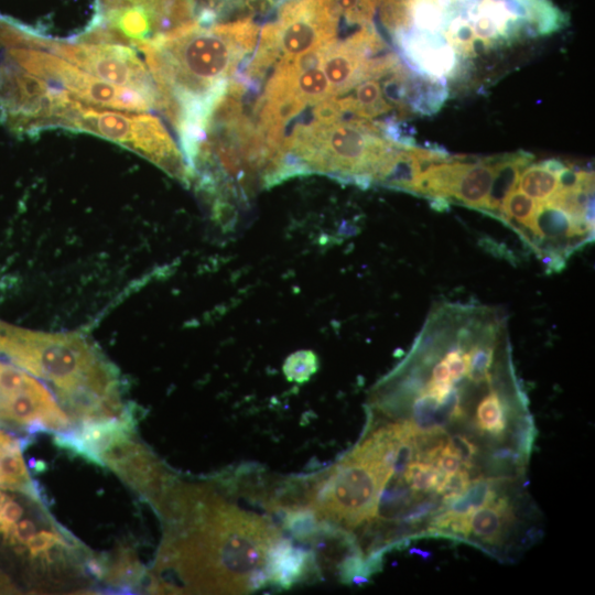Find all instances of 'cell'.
I'll use <instances>...</instances> for the list:
<instances>
[{
    "instance_id": "obj_1",
    "label": "cell",
    "mask_w": 595,
    "mask_h": 595,
    "mask_svg": "<svg viewBox=\"0 0 595 595\" xmlns=\"http://www.w3.org/2000/svg\"><path fill=\"white\" fill-rule=\"evenodd\" d=\"M426 317L407 356L372 389V409L401 422L425 462L450 447L465 467L487 459L506 478L524 477L530 456L489 439L477 420L489 394L519 379L507 314L442 301Z\"/></svg>"
},
{
    "instance_id": "obj_2",
    "label": "cell",
    "mask_w": 595,
    "mask_h": 595,
    "mask_svg": "<svg viewBox=\"0 0 595 595\" xmlns=\"http://www.w3.org/2000/svg\"><path fill=\"white\" fill-rule=\"evenodd\" d=\"M164 522L150 589L245 593L268 581L266 559L280 532L206 485L173 476L152 505Z\"/></svg>"
},
{
    "instance_id": "obj_3",
    "label": "cell",
    "mask_w": 595,
    "mask_h": 595,
    "mask_svg": "<svg viewBox=\"0 0 595 595\" xmlns=\"http://www.w3.org/2000/svg\"><path fill=\"white\" fill-rule=\"evenodd\" d=\"M249 19L204 26L195 21L133 45L154 80L159 109L180 131L182 145L197 143L207 119L227 90V80L255 47Z\"/></svg>"
},
{
    "instance_id": "obj_4",
    "label": "cell",
    "mask_w": 595,
    "mask_h": 595,
    "mask_svg": "<svg viewBox=\"0 0 595 595\" xmlns=\"http://www.w3.org/2000/svg\"><path fill=\"white\" fill-rule=\"evenodd\" d=\"M0 353L48 382L76 421L130 416L116 368L84 336L35 332L0 322Z\"/></svg>"
},
{
    "instance_id": "obj_5",
    "label": "cell",
    "mask_w": 595,
    "mask_h": 595,
    "mask_svg": "<svg viewBox=\"0 0 595 595\" xmlns=\"http://www.w3.org/2000/svg\"><path fill=\"white\" fill-rule=\"evenodd\" d=\"M285 148L302 173H325L365 188L378 184L401 145L370 120H337L296 130Z\"/></svg>"
},
{
    "instance_id": "obj_6",
    "label": "cell",
    "mask_w": 595,
    "mask_h": 595,
    "mask_svg": "<svg viewBox=\"0 0 595 595\" xmlns=\"http://www.w3.org/2000/svg\"><path fill=\"white\" fill-rule=\"evenodd\" d=\"M0 58L87 105L127 111L155 108L144 95L106 83L58 56L47 47L46 36L14 20L0 22Z\"/></svg>"
},
{
    "instance_id": "obj_7",
    "label": "cell",
    "mask_w": 595,
    "mask_h": 595,
    "mask_svg": "<svg viewBox=\"0 0 595 595\" xmlns=\"http://www.w3.org/2000/svg\"><path fill=\"white\" fill-rule=\"evenodd\" d=\"M392 474L380 441L367 435L345 458L317 479L309 507L348 532L376 517L380 494ZM350 533V532H349Z\"/></svg>"
},
{
    "instance_id": "obj_8",
    "label": "cell",
    "mask_w": 595,
    "mask_h": 595,
    "mask_svg": "<svg viewBox=\"0 0 595 595\" xmlns=\"http://www.w3.org/2000/svg\"><path fill=\"white\" fill-rule=\"evenodd\" d=\"M65 128L102 137L153 162L172 176L188 183L191 174L181 151L156 117L145 111H127L76 101Z\"/></svg>"
},
{
    "instance_id": "obj_9",
    "label": "cell",
    "mask_w": 595,
    "mask_h": 595,
    "mask_svg": "<svg viewBox=\"0 0 595 595\" xmlns=\"http://www.w3.org/2000/svg\"><path fill=\"white\" fill-rule=\"evenodd\" d=\"M524 493L505 495L472 513L452 519L442 536L468 542L490 555L510 561L531 545L538 531L523 528L521 519L529 515L531 504ZM532 511V510H531Z\"/></svg>"
},
{
    "instance_id": "obj_10",
    "label": "cell",
    "mask_w": 595,
    "mask_h": 595,
    "mask_svg": "<svg viewBox=\"0 0 595 595\" xmlns=\"http://www.w3.org/2000/svg\"><path fill=\"white\" fill-rule=\"evenodd\" d=\"M47 47L99 79L138 91L151 99L159 109L154 80L136 50L121 43L67 42L46 37Z\"/></svg>"
},
{
    "instance_id": "obj_11",
    "label": "cell",
    "mask_w": 595,
    "mask_h": 595,
    "mask_svg": "<svg viewBox=\"0 0 595 595\" xmlns=\"http://www.w3.org/2000/svg\"><path fill=\"white\" fill-rule=\"evenodd\" d=\"M338 22L329 0H288L267 25L279 62H291L335 42Z\"/></svg>"
},
{
    "instance_id": "obj_12",
    "label": "cell",
    "mask_w": 595,
    "mask_h": 595,
    "mask_svg": "<svg viewBox=\"0 0 595 595\" xmlns=\"http://www.w3.org/2000/svg\"><path fill=\"white\" fill-rule=\"evenodd\" d=\"M314 564L312 552L280 537L268 551L264 570L269 581L282 588H289L305 578Z\"/></svg>"
},
{
    "instance_id": "obj_13",
    "label": "cell",
    "mask_w": 595,
    "mask_h": 595,
    "mask_svg": "<svg viewBox=\"0 0 595 595\" xmlns=\"http://www.w3.org/2000/svg\"><path fill=\"white\" fill-rule=\"evenodd\" d=\"M22 451V441L0 429V488L41 498Z\"/></svg>"
},
{
    "instance_id": "obj_14",
    "label": "cell",
    "mask_w": 595,
    "mask_h": 595,
    "mask_svg": "<svg viewBox=\"0 0 595 595\" xmlns=\"http://www.w3.org/2000/svg\"><path fill=\"white\" fill-rule=\"evenodd\" d=\"M498 158L488 156L472 160L461 173L451 202L482 212L489 194Z\"/></svg>"
},
{
    "instance_id": "obj_15",
    "label": "cell",
    "mask_w": 595,
    "mask_h": 595,
    "mask_svg": "<svg viewBox=\"0 0 595 595\" xmlns=\"http://www.w3.org/2000/svg\"><path fill=\"white\" fill-rule=\"evenodd\" d=\"M533 159V154L522 150L499 155L483 213L497 219L500 218L505 198L517 187L521 172L531 164Z\"/></svg>"
},
{
    "instance_id": "obj_16",
    "label": "cell",
    "mask_w": 595,
    "mask_h": 595,
    "mask_svg": "<svg viewBox=\"0 0 595 595\" xmlns=\"http://www.w3.org/2000/svg\"><path fill=\"white\" fill-rule=\"evenodd\" d=\"M447 95L448 90L443 77L439 78L422 73L414 76L409 75L407 102L413 111L421 115H433L442 107Z\"/></svg>"
},
{
    "instance_id": "obj_17",
    "label": "cell",
    "mask_w": 595,
    "mask_h": 595,
    "mask_svg": "<svg viewBox=\"0 0 595 595\" xmlns=\"http://www.w3.org/2000/svg\"><path fill=\"white\" fill-rule=\"evenodd\" d=\"M538 202L518 188L512 190L504 201L500 220L512 228L529 246L534 225Z\"/></svg>"
},
{
    "instance_id": "obj_18",
    "label": "cell",
    "mask_w": 595,
    "mask_h": 595,
    "mask_svg": "<svg viewBox=\"0 0 595 595\" xmlns=\"http://www.w3.org/2000/svg\"><path fill=\"white\" fill-rule=\"evenodd\" d=\"M516 188L538 203H545L560 188L559 176L542 163L529 164L521 172Z\"/></svg>"
},
{
    "instance_id": "obj_19",
    "label": "cell",
    "mask_w": 595,
    "mask_h": 595,
    "mask_svg": "<svg viewBox=\"0 0 595 595\" xmlns=\"http://www.w3.org/2000/svg\"><path fill=\"white\" fill-rule=\"evenodd\" d=\"M107 566V565H106ZM140 565L129 551L119 552L110 565L101 567V574L108 583L117 586L138 583L141 576Z\"/></svg>"
},
{
    "instance_id": "obj_20",
    "label": "cell",
    "mask_w": 595,
    "mask_h": 595,
    "mask_svg": "<svg viewBox=\"0 0 595 595\" xmlns=\"http://www.w3.org/2000/svg\"><path fill=\"white\" fill-rule=\"evenodd\" d=\"M329 3L339 20L360 26L372 25L377 11L375 0H329Z\"/></svg>"
},
{
    "instance_id": "obj_21",
    "label": "cell",
    "mask_w": 595,
    "mask_h": 595,
    "mask_svg": "<svg viewBox=\"0 0 595 595\" xmlns=\"http://www.w3.org/2000/svg\"><path fill=\"white\" fill-rule=\"evenodd\" d=\"M318 366L317 355L313 350H298L285 359L283 374L289 381L303 383L310 380Z\"/></svg>"
},
{
    "instance_id": "obj_22",
    "label": "cell",
    "mask_w": 595,
    "mask_h": 595,
    "mask_svg": "<svg viewBox=\"0 0 595 595\" xmlns=\"http://www.w3.org/2000/svg\"><path fill=\"white\" fill-rule=\"evenodd\" d=\"M17 586L12 581L0 571V594H14L18 593Z\"/></svg>"
}]
</instances>
